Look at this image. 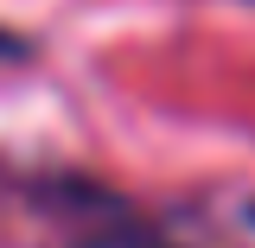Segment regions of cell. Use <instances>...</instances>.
Segmentation results:
<instances>
[{
    "instance_id": "obj_1",
    "label": "cell",
    "mask_w": 255,
    "mask_h": 248,
    "mask_svg": "<svg viewBox=\"0 0 255 248\" xmlns=\"http://www.w3.org/2000/svg\"><path fill=\"white\" fill-rule=\"evenodd\" d=\"M90 248H166V242H153V236H102Z\"/></svg>"
},
{
    "instance_id": "obj_2",
    "label": "cell",
    "mask_w": 255,
    "mask_h": 248,
    "mask_svg": "<svg viewBox=\"0 0 255 248\" xmlns=\"http://www.w3.org/2000/svg\"><path fill=\"white\" fill-rule=\"evenodd\" d=\"M0 51H6V58H13V51H19V38H0Z\"/></svg>"
}]
</instances>
